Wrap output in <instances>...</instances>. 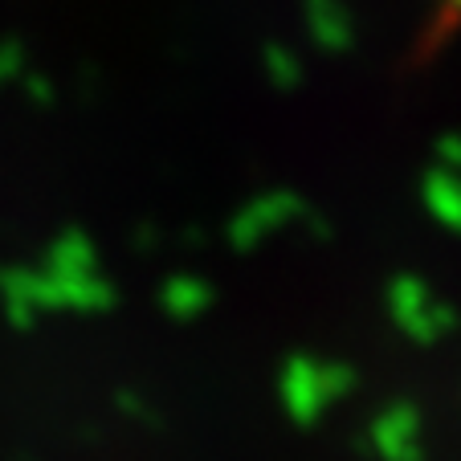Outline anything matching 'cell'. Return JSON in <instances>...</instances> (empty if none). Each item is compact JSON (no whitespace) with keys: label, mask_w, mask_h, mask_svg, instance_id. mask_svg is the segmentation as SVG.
<instances>
[{"label":"cell","mask_w":461,"mask_h":461,"mask_svg":"<svg viewBox=\"0 0 461 461\" xmlns=\"http://www.w3.org/2000/svg\"><path fill=\"white\" fill-rule=\"evenodd\" d=\"M453 5H461V0H453Z\"/></svg>","instance_id":"6da1fadb"}]
</instances>
